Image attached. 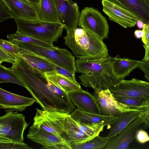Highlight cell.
I'll return each instance as SVG.
<instances>
[{"mask_svg":"<svg viewBox=\"0 0 149 149\" xmlns=\"http://www.w3.org/2000/svg\"><path fill=\"white\" fill-rule=\"evenodd\" d=\"M0 47L17 59L20 57L18 46L11 41L0 39Z\"/></svg>","mask_w":149,"mask_h":149,"instance_id":"30","label":"cell"},{"mask_svg":"<svg viewBox=\"0 0 149 149\" xmlns=\"http://www.w3.org/2000/svg\"><path fill=\"white\" fill-rule=\"evenodd\" d=\"M68 94L72 103L79 110L102 114L94 96L87 90L83 89L70 92Z\"/></svg>","mask_w":149,"mask_h":149,"instance_id":"18","label":"cell"},{"mask_svg":"<svg viewBox=\"0 0 149 149\" xmlns=\"http://www.w3.org/2000/svg\"><path fill=\"white\" fill-rule=\"evenodd\" d=\"M18 59L0 47V64L6 62L14 64L17 62Z\"/></svg>","mask_w":149,"mask_h":149,"instance_id":"31","label":"cell"},{"mask_svg":"<svg viewBox=\"0 0 149 149\" xmlns=\"http://www.w3.org/2000/svg\"><path fill=\"white\" fill-rule=\"evenodd\" d=\"M112 57L98 59L75 61L76 72L81 74L78 77L81 84L86 87L109 89L120 81L114 75L112 67Z\"/></svg>","mask_w":149,"mask_h":149,"instance_id":"2","label":"cell"},{"mask_svg":"<svg viewBox=\"0 0 149 149\" xmlns=\"http://www.w3.org/2000/svg\"><path fill=\"white\" fill-rule=\"evenodd\" d=\"M78 26L96 34L103 40L108 38L109 26L106 18L93 8L86 7L82 10Z\"/></svg>","mask_w":149,"mask_h":149,"instance_id":"9","label":"cell"},{"mask_svg":"<svg viewBox=\"0 0 149 149\" xmlns=\"http://www.w3.org/2000/svg\"><path fill=\"white\" fill-rule=\"evenodd\" d=\"M2 0L9 8L14 20H39L37 5L26 0Z\"/></svg>","mask_w":149,"mask_h":149,"instance_id":"17","label":"cell"},{"mask_svg":"<svg viewBox=\"0 0 149 149\" xmlns=\"http://www.w3.org/2000/svg\"><path fill=\"white\" fill-rule=\"evenodd\" d=\"M7 38L9 40L12 42H19L45 47H54L52 43L36 39L22 34L17 31L15 33L7 35Z\"/></svg>","mask_w":149,"mask_h":149,"instance_id":"27","label":"cell"},{"mask_svg":"<svg viewBox=\"0 0 149 149\" xmlns=\"http://www.w3.org/2000/svg\"><path fill=\"white\" fill-rule=\"evenodd\" d=\"M144 110L127 112L117 117L108 126L110 130L106 138L109 140L118 134L130 123L140 116Z\"/></svg>","mask_w":149,"mask_h":149,"instance_id":"22","label":"cell"},{"mask_svg":"<svg viewBox=\"0 0 149 149\" xmlns=\"http://www.w3.org/2000/svg\"><path fill=\"white\" fill-rule=\"evenodd\" d=\"M146 117L143 123V126L144 128L149 127V107L145 109Z\"/></svg>","mask_w":149,"mask_h":149,"instance_id":"37","label":"cell"},{"mask_svg":"<svg viewBox=\"0 0 149 149\" xmlns=\"http://www.w3.org/2000/svg\"><path fill=\"white\" fill-rule=\"evenodd\" d=\"M134 13L144 24H149V0H114Z\"/></svg>","mask_w":149,"mask_h":149,"instance_id":"20","label":"cell"},{"mask_svg":"<svg viewBox=\"0 0 149 149\" xmlns=\"http://www.w3.org/2000/svg\"><path fill=\"white\" fill-rule=\"evenodd\" d=\"M146 115L144 110L140 116L130 123L119 134L110 139L104 149H128L130 144L135 138L137 130L144 128L143 123Z\"/></svg>","mask_w":149,"mask_h":149,"instance_id":"12","label":"cell"},{"mask_svg":"<svg viewBox=\"0 0 149 149\" xmlns=\"http://www.w3.org/2000/svg\"><path fill=\"white\" fill-rule=\"evenodd\" d=\"M12 42V41H11ZM18 46L44 58L73 74L76 72L75 57L66 48L48 47L19 42H12Z\"/></svg>","mask_w":149,"mask_h":149,"instance_id":"6","label":"cell"},{"mask_svg":"<svg viewBox=\"0 0 149 149\" xmlns=\"http://www.w3.org/2000/svg\"><path fill=\"white\" fill-rule=\"evenodd\" d=\"M109 141L106 137H101L98 135L86 142L71 146L72 149H104Z\"/></svg>","mask_w":149,"mask_h":149,"instance_id":"28","label":"cell"},{"mask_svg":"<svg viewBox=\"0 0 149 149\" xmlns=\"http://www.w3.org/2000/svg\"><path fill=\"white\" fill-rule=\"evenodd\" d=\"M17 30L19 33L45 42L53 43L58 41L64 29L58 22L42 21L16 19Z\"/></svg>","mask_w":149,"mask_h":149,"instance_id":"4","label":"cell"},{"mask_svg":"<svg viewBox=\"0 0 149 149\" xmlns=\"http://www.w3.org/2000/svg\"><path fill=\"white\" fill-rule=\"evenodd\" d=\"M28 144L15 143L0 142V149H31Z\"/></svg>","mask_w":149,"mask_h":149,"instance_id":"32","label":"cell"},{"mask_svg":"<svg viewBox=\"0 0 149 149\" xmlns=\"http://www.w3.org/2000/svg\"><path fill=\"white\" fill-rule=\"evenodd\" d=\"M143 31L142 30H136L134 32V35L137 38H140L142 37L143 35Z\"/></svg>","mask_w":149,"mask_h":149,"instance_id":"39","label":"cell"},{"mask_svg":"<svg viewBox=\"0 0 149 149\" xmlns=\"http://www.w3.org/2000/svg\"><path fill=\"white\" fill-rule=\"evenodd\" d=\"M65 44L75 56L83 59L103 58L109 55L107 47L96 34L82 28L67 31L63 37Z\"/></svg>","mask_w":149,"mask_h":149,"instance_id":"3","label":"cell"},{"mask_svg":"<svg viewBox=\"0 0 149 149\" xmlns=\"http://www.w3.org/2000/svg\"><path fill=\"white\" fill-rule=\"evenodd\" d=\"M135 138L138 142L144 143L149 141V136L148 133L142 129H138L136 132Z\"/></svg>","mask_w":149,"mask_h":149,"instance_id":"34","label":"cell"},{"mask_svg":"<svg viewBox=\"0 0 149 149\" xmlns=\"http://www.w3.org/2000/svg\"><path fill=\"white\" fill-rule=\"evenodd\" d=\"M118 102L139 110L149 107V100L146 99L124 96L113 95Z\"/></svg>","mask_w":149,"mask_h":149,"instance_id":"26","label":"cell"},{"mask_svg":"<svg viewBox=\"0 0 149 149\" xmlns=\"http://www.w3.org/2000/svg\"><path fill=\"white\" fill-rule=\"evenodd\" d=\"M33 3L38 5L40 2V0H26Z\"/></svg>","mask_w":149,"mask_h":149,"instance_id":"41","label":"cell"},{"mask_svg":"<svg viewBox=\"0 0 149 149\" xmlns=\"http://www.w3.org/2000/svg\"><path fill=\"white\" fill-rule=\"evenodd\" d=\"M143 46L145 50V54L144 58L141 61L149 62V46H147L145 45H143Z\"/></svg>","mask_w":149,"mask_h":149,"instance_id":"38","label":"cell"},{"mask_svg":"<svg viewBox=\"0 0 149 149\" xmlns=\"http://www.w3.org/2000/svg\"><path fill=\"white\" fill-rule=\"evenodd\" d=\"M137 27L139 29H143L144 26V23L139 20L137 22L136 24Z\"/></svg>","mask_w":149,"mask_h":149,"instance_id":"40","label":"cell"},{"mask_svg":"<svg viewBox=\"0 0 149 149\" xmlns=\"http://www.w3.org/2000/svg\"><path fill=\"white\" fill-rule=\"evenodd\" d=\"M10 18H13L10 10L5 3L0 0V22Z\"/></svg>","mask_w":149,"mask_h":149,"instance_id":"33","label":"cell"},{"mask_svg":"<svg viewBox=\"0 0 149 149\" xmlns=\"http://www.w3.org/2000/svg\"><path fill=\"white\" fill-rule=\"evenodd\" d=\"M44 74L48 81L51 82L68 93L83 90L77 81H73L56 71L45 73Z\"/></svg>","mask_w":149,"mask_h":149,"instance_id":"23","label":"cell"},{"mask_svg":"<svg viewBox=\"0 0 149 149\" xmlns=\"http://www.w3.org/2000/svg\"><path fill=\"white\" fill-rule=\"evenodd\" d=\"M15 83L24 87L21 81L11 69L0 64V83Z\"/></svg>","mask_w":149,"mask_h":149,"instance_id":"29","label":"cell"},{"mask_svg":"<svg viewBox=\"0 0 149 149\" xmlns=\"http://www.w3.org/2000/svg\"><path fill=\"white\" fill-rule=\"evenodd\" d=\"M113 95L143 98L149 100V82L135 78L120 80L109 89Z\"/></svg>","mask_w":149,"mask_h":149,"instance_id":"13","label":"cell"},{"mask_svg":"<svg viewBox=\"0 0 149 149\" xmlns=\"http://www.w3.org/2000/svg\"><path fill=\"white\" fill-rule=\"evenodd\" d=\"M143 34L141 40L144 45L149 46V24H144L142 29Z\"/></svg>","mask_w":149,"mask_h":149,"instance_id":"36","label":"cell"},{"mask_svg":"<svg viewBox=\"0 0 149 149\" xmlns=\"http://www.w3.org/2000/svg\"><path fill=\"white\" fill-rule=\"evenodd\" d=\"M10 68L42 109L69 114L76 108L68 93L48 81L44 74L22 58L19 57Z\"/></svg>","mask_w":149,"mask_h":149,"instance_id":"1","label":"cell"},{"mask_svg":"<svg viewBox=\"0 0 149 149\" xmlns=\"http://www.w3.org/2000/svg\"><path fill=\"white\" fill-rule=\"evenodd\" d=\"M73 118L85 123H102L104 126H109L117 117H112L85 112L77 109L70 114Z\"/></svg>","mask_w":149,"mask_h":149,"instance_id":"24","label":"cell"},{"mask_svg":"<svg viewBox=\"0 0 149 149\" xmlns=\"http://www.w3.org/2000/svg\"><path fill=\"white\" fill-rule=\"evenodd\" d=\"M58 22L66 31L78 26L81 12L77 4L72 0H54Z\"/></svg>","mask_w":149,"mask_h":149,"instance_id":"14","label":"cell"},{"mask_svg":"<svg viewBox=\"0 0 149 149\" xmlns=\"http://www.w3.org/2000/svg\"><path fill=\"white\" fill-rule=\"evenodd\" d=\"M52 65L55 69L58 72L62 75L69 78L73 81H77L75 74H73L67 70L58 66L52 63Z\"/></svg>","mask_w":149,"mask_h":149,"instance_id":"35","label":"cell"},{"mask_svg":"<svg viewBox=\"0 0 149 149\" xmlns=\"http://www.w3.org/2000/svg\"><path fill=\"white\" fill-rule=\"evenodd\" d=\"M18 47L20 57L39 71L43 74L53 71L57 72L54 67L52 62L49 60Z\"/></svg>","mask_w":149,"mask_h":149,"instance_id":"21","label":"cell"},{"mask_svg":"<svg viewBox=\"0 0 149 149\" xmlns=\"http://www.w3.org/2000/svg\"><path fill=\"white\" fill-rule=\"evenodd\" d=\"M27 137L30 140L42 145V149H72L71 145L65 141L33 125L30 126Z\"/></svg>","mask_w":149,"mask_h":149,"instance_id":"15","label":"cell"},{"mask_svg":"<svg viewBox=\"0 0 149 149\" xmlns=\"http://www.w3.org/2000/svg\"><path fill=\"white\" fill-rule=\"evenodd\" d=\"M102 10L109 19L127 28L134 27L139 20L132 12L114 0H102Z\"/></svg>","mask_w":149,"mask_h":149,"instance_id":"11","label":"cell"},{"mask_svg":"<svg viewBox=\"0 0 149 149\" xmlns=\"http://www.w3.org/2000/svg\"><path fill=\"white\" fill-rule=\"evenodd\" d=\"M29 125L23 114L7 112L0 117V142L24 143V134Z\"/></svg>","mask_w":149,"mask_h":149,"instance_id":"7","label":"cell"},{"mask_svg":"<svg viewBox=\"0 0 149 149\" xmlns=\"http://www.w3.org/2000/svg\"><path fill=\"white\" fill-rule=\"evenodd\" d=\"M140 61L127 58H121L119 55L112 57V67L116 77L120 80L128 76L135 69L138 68Z\"/></svg>","mask_w":149,"mask_h":149,"instance_id":"19","label":"cell"},{"mask_svg":"<svg viewBox=\"0 0 149 149\" xmlns=\"http://www.w3.org/2000/svg\"><path fill=\"white\" fill-rule=\"evenodd\" d=\"M104 126L102 123H82L69 114L65 118L63 138L71 146L82 143L99 135Z\"/></svg>","mask_w":149,"mask_h":149,"instance_id":"5","label":"cell"},{"mask_svg":"<svg viewBox=\"0 0 149 149\" xmlns=\"http://www.w3.org/2000/svg\"></svg>","mask_w":149,"mask_h":149,"instance_id":"42","label":"cell"},{"mask_svg":"<svg viewBox=\"0 0 149 149\" xmlns=\"http://www.w3.org/2000/svg\"><path fill=\"white\" fill-rule=\"evenodd\" d=\"M93 89V94L103 115L117 117L125 112L141 110L119 103L114 98L109 89Z\"/></svg>","mask_w":149,"mask_h":149,"instance_id":"10","label":"cell"},{"mask_svg":"<svg viewBox=\"0 0 149 149\" xmlns=\"http://www.w3.org/2000/svg\"><path fill=\"white\" fill-rule=\"evenodd\" d=\"M37 14L40 20L59 23L54 0H40L37 5Z\"/></svg>","mask_w":149,"mask_h":149,"instance_id":"25","label":"cell"},{"mask_svg":"<svg viewBox=\"0 0 149 149\" xmlns=\"http://www.w3.org/2000/svg\"><path fill=\"white\" fill-rule=\"evenodd\" d=\"M35 102L33 97L19 95L0 88V108L6 112L22 111Z\"/></svg>","mask_w":149,"mask_h":149,"instance_id":"16","label":"cell"},{"mask_svg":"<svg viewBox=\"0 0 149 149\" xmlns=\"http://www.w3.org/2000/svg\"><path fill=\"white\" fill-rule=\"evenodd\" d=\"M36 110L33 125L53 134L65 141L63 139V135L65 119L68 114L38 108H36Z\"/></svg>","mask_w":149,"mask_h":149,"instance_id":"8","label":"cell"}]
</instances>
